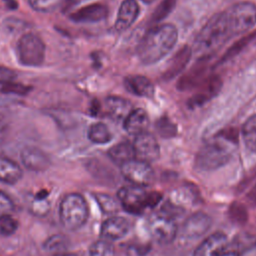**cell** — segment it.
I'll list each match as a JSON object with an SVG mask.
<instances>
[{"label":"cell","instance_id":"obj_13","mask_svg":"<svg viewBox=\"0 0 256 256\" xmlns=\"http://www.w3.org/2000/svg\"><path fill=\"white\" fill-rule=\"evenodd\" d=\"M228 245V238L223 232H215L206 237L195 249L193 256H222Z\"/></svg>","mask_w":256,"mask_h":256},{"label":"cell","instance_id":"obj_43","mask_svg":"<svg viewBox=\"0 0 256 256\" xmlns=\"http://www.w3.org/2000/svg\"><path fill=\"white\" fill-rule=\"evenodd\" d=\"M3 1H4L5 5L11 10H14L18 7V1L17 0H3Z\"/></svg>","mask_w":256,"mask_h":256},{"label":"cell","instance_id":"obj_31","mask_svg":"<svg viewBox=\"0 0 256 256\" xmlns=\"http://www.w3.org/2000/svg\"><path fill=\"white\" fill-rule=\"evenodd\" d=\"M96 202L98 203L101 211L107 215H113L118 210V204L116 200L108 194L96 193L94 195Z\"/></svg>","mask_w":256,"mask_h":256},{"label":"cell","instance_id":"obj_22","mask_svg":"<svg viewBox=\"0 0 256 256\" xmlns=\"http://www.w3.org/2000/svg\"><path fill=\"white\" fill-rule=\"evenodd\" d=\"M22 178L20 166L13 160L0 156V181L7 184H16Z\"/></svg>","mask_w":256,"mask_h":256},{"label":"cell","instance_id":"obj_39","mask_svg":"<svg viewBox=\"0 0 256 256\" xmlns=\"http://www.w3.org/2000/svg\"><path fill=\"white\" fill-rule=\"evenodd\" d=\"M86 1H88V0H63V3H62L63 9H64L65 11L70 10V9H72L73 7L79 5V4L83 3V2H86Z\"/></svg>","mask_w":256,"mask_h":256},{"label":"cell","instance_id":"obj_19","mask_svg":"<svg viewBox=\"0 0 256 256\" xmlns=\"http://www.w3.org/2000/svg\"><path fill=\"white\" fill-rule=\"evenodd\" d=\"M139 14V5L136 0H124L118 10L115 29L124 31L128 29L136 20Z\"/></svg>","mask_w":256,"mask_h":256},{"label":"cell","instance_id":"obj_26","mask_svg":"<svg viewBox=\"0 0 256 256\" xmlns=\"http://www.w3.org/2000/svg\"><path fill=\"white\" fill-rule=\"evenodd\" d=\"M88 138L96 144H106L111 141L112 135L108 127L102 122L93 123L88 129Z\"/></svg>","mask_w":256,"mask_h":256},{"label":"cell","instance_id":"obj_37","mask_svg":"<svg viewBox=\"0 0 256 256\" xmlns=\"http://www.w3.org/2000/svg\"><path fill=\"white\" fill-rule=\"evenodd\" d=\"M14 210L12 199L3 191L0 190V215L10 214Z\"/></svg>","mask_w":256,"mask_h":256},{"label":"cell","instance_id":"obj_20","mask_svg":"<svg viewBox=\"0 0 256 256\" xmlns=\"http://www.w3.org/2000/svg\"><path fill=\"white\" fill-rule=\"evenodd\" d=\"M149 125V118L147 113L141 109H133L129 115L124 119V129L130 135L137 136L146 132Z\"/></svg>","mask_w":256,"mask_h":256},{"label":"cell","instance_id":"obj_4","mask_svg":"<svg viewBox=\"0 0 256 256\" xmlns=\"http://www.w3.org/2000/svg\"><path fill=\"white\" fill-rule=\"evenodd\" d=\"M117 197L122 208L134 215L144 213L147 209L156 207L162 200V194L157 191H146L144 187L129 185L121 187Z\"/></svg>","mask_w":256,"mask_h":256},{"label":"cell","instance_id":"obj_30","mask_svg":"<svg viewBox=\"0 0 256 256\" xmlns=\"http://www.w3.org/2000/svg\"><path fill=\"white\" fill-rule=\"evenodd\" d=\"M254 39H256V31L251 33V34H248L247 36L239 39L236 43H234V45H232L228 50L227 52L223 55V57L221 58V62H225V61H228L229 59L235 57L236 55H238L250 42H252Z\"/></svg>","mask_w":256,"mask_h":256},{"label":"cell","instance_id":"obj_42","mask_svg":"<svg viewBox=\"0 0 256 256\" xmlns=\"http://www.w3.org/2000/svg\"><path fill=\"white\" fill-rule=\"evenodd\" d=\"M99 109H100L99 103H98L96 100H94V101L91 103V105H90V113H91L92 115H97Z\"/></svg>","mask_w":256,"mask_h":256},{"label":"cell","instance_id":"obj_5","mask_svg":"<svg viewBox=\"0 0 256 256\" xmlns=\"http://www.w3.org/2000/svg\"><path fill=\"white\" fill-rule=\"evenodd\" d=\"M88 205L85 198L79 193L66 194L59 206V218L62 226L69 231L81 228L88 219Z\"/></svg>","mask_w":256,"mask_h":256},{"label":"cell","instance_id":"obj_41","mask_svg":"<svg viewBox=\"0 0 256 256\" xmlns=\"http://www.w3.org/2000/svg\"><path fill=\"white\" fill-rule=\"evenodd\" d=\"M49 192L47 190H40L39 192H37L34 196V201L35 202H40V201H45L46 198L48 197Z\"/></svg>","mask_w":256,"mask_h":256},{"label":"cell","instance_id":"obj_7","mask_svg":"<svg viewBox=\"0 0 256 256\" xmlns=\"http://www.w3.org/2000/svg\"><path fill=\"white\" fill-rule=\"evenodd\" d=\"M235 35H240L256 24V5L251 2L233 4L225 10Z\"/></svg>","mask_w":256,"mask_h":256},{"label":"cell","instance_id":"obj_2","mask_svg":"<svg viewBox=\"0 0 256 256\" xmlns=\"http://www.w3.org/2000/svg\"><path fill=\"white\" fill-rule=\"evenodd\" d=\"M236 142L234 132L219 133L199 149L195 157V169L211 172L225 166L233 157Z\"/></svg>","mask_w":256,"mask_h":256},{"label":"cell","instance_id":"obj_3","mask_svg":"<svg viewBox=\"0 0 256 256\" xmlns=\"http://www.w3.org/2000/svg\"><path fill=\"white\" fill-rule=\"evenodd\" d=\"M234 36L226 12H219L208 20L197 35L195 51L200 58H208Z\"/></svg>","mask_w":256,"mask_h":256},{"label":"cell","instance_id":"obj_35","mask_svg":"<svg viewBox=\"0 0 256 256\" xmlns=\"http://www.w3.org/2000/svg\"><path fill=\"white\" fill-rule=\"evenodd\" d=\"M156 127L159 134L165 138L173 137L177 131L175 124L166 117H162L161 119H159L156 124Z\"/></svg>","mask_w":256,"mask_h":256},{"label":"cell","instance_id":"obj_21","mask_svg":"<svg viewBox=\"0 0 256 256\" xmlns=\"http://www.w3.org/2000/svg\"><path fill=\"white\" fill-rule=\"evenodd\" d=\"M126 89L140 97H152L154 86L152 82L142 75H130L125 78Z\"/></svg>","mask_w":256,"mask_h":256},{"label":"cell","instance_id":"obj_12","mask_svg":"<svg viewBox=\"0 0 256 256\" xmlns=\"http://www.w3.org/2000/svg\"><path fill=\"white\" fill-rule=\"evenodd\" d=\"M221 86L222 81L219 76L208 75L207 78L197 87V93L189 99V106L193 108L205 104L219 93Z\"/></svg>","mask_w":256,"mask_h":256},{"label":"cell","instance_id":"obj_29","mask_svg":"<svg viewBox=\"0 0 256 256\" xmlns=\"http://www.w3.org/2000/svg\"><path fill=\"white\" fill-rule=\"evenodd\" d=\"M88 256H116V252L111 242L101 239L90 246Z\"/></svg>","mask_w":256,"mask_h":256},{"label":"cell","instance_id":"obj_15","mask_svg":"<svg viewBox=\"0 0 256 256\" xmlns=\"http://www.w3.org/2000/svg\"><path fill=\"white\" fill-rule=\"evenodd\" d=\"M20 158L23 165L31 171L42 172L49 168L50 159L41 149L34 146H27L21 150Z\"/></svg>","mask_w":256,"mask_h":256},{"label":"cell","instance_id":"obj_17","mask_svg":"<svg viewBox=\"0 0 256 256\" xmlns=\"http://www.w3.org/2000/svg\"><path fill=\"white\" fill-rule=\"evenodd\" d=\"M108 15L105 5L95 3L84 6L70 14V19L76 23H96L104 20Z\"/></svg>","mask_w":256,"mask_h":256},{"label":"cell","instance_id":"obj_40","mask_svg":"<svg viewBox=\"0 0 256 256\" xmlns=\"http://www.w3.org/2000/svg\"><path fill=\"white\" fill-rule=\"evenodd\" d=\"M247 201L252 207H256V184L251 188L247 194Z\"/></svg>","mask_w":256,"mask_h":256},{"label":"cell","instance_id":"obj_27","mask_svg":"<svg viewBox=\"0 0 256 256\" xmlns=\"http://www.w3.org/2000/svg\"><path fill=\"white\" fill-rule=\"evenodd\" d=\"M68 238L63 234H54L48 237L44 244L43 248L48 252H53L55 254L66 252L68 247Z\"/></svg>","mask_w":256,"mask_h":256},{"label":"cell","instance_id":"obj_24","mask_svg":"<svg viewBox=\"0 0 256 256\" xmlns=\"http://www.w3.org/2000/svg\"><path fill=\"white\" fill-rule=\"evenodd\" d=\"M108 156L114 163L121 166L124 163L135 159L133 145L128 142L118 143L109 149Z\"/></svg>","mask_w":256,"mask_h":256},{"label":"cell","instance_id":"obj_25","mask_svg":"<svg viewBox=\"0 0 256 256\" xmlns=\"http://www.w3.org/2000/svg\"><path fill=\"white\" fill-rule=\"evenodd\" d=\"M242 138L246 149L256 153V114L250 116L243 124Z\"/></svg>","mask_w":256,"mask_h":256},{"label":"cell","instance_id":"obj_16","mask_svg":"<svg viewBox=\"0 0 256 256\" xmlns=\"http://www.w3.org/2000/svg\"><path fill=\"white\" fill-rule=\"evenodd\" d=\"M208 76L207 58H201L188 72L178 81V89L182 91L197 88Z\"/></svg>","mask_w":256,"mask_h":256},{"label":"cell","instance_id":"obj_10","mask_svg":"<svg viewBox=\"0 0 256 256\" xmlns=\"http://www.w3.org/2000/svg\"><path fill=\"white\" fill-rule=\"evenodd\" d=\"M133 149L135 159L146 163L156 161L160 155V147L157 140L148 132H144L136 136Z\"/></svg>","mask_w":256,"mask_h":256},{"label":"cell","instance_id":"obj_9","mask_svg":"<svg viewBox=\"0 0 256 256\" xmlns=\"http://www.w3.org/2000/svg\"><path fill=\"white\" fill-rule=\"evenodd\" d=\"M120 167L123 177L132 185L146 187L154 179V172L149 163L132 159Z\"/></svg>","mask_w":256,"mask_h":256},{"label":"cell","instance_id":"obj_36","mask_svg":"<svg viewBox=\"0 0 256 256\" xmlns=\"http://www.w3.org/2000/svg\"><path fill=\"white\" fill-rule=\"evenodd\" d=\"M32 87L31 86H27L21 83H9L6 85H3L1 88V92L2 93H9V94H16V95H26L31 91Z\"/></svg>","mask_w":256,"mask_h":256},{"label":"cell","instance_id":"obj_33","mask_svg":"<svg viewBox=\"0 0 256 256\" xmlns=\"http://www.w3.org/2000/svg\"><path fill=\"white\" fill-rule=\"evenodd\" d=\"M18 229V221L10 214L0 215V236L8 237L13 235Z\"/></svg>","mask_w":256,"mask_h":256},{"label":"cell","instance_id":"obj_46","mask_svg":"<svg viewBox=\"0 0 256 256\" xmlns=\"http://www.w3.org/2000/svg\"><path fill=\"white\" fill-rule=\"evenodd\" d=\"M143 2H145V3H151V2H153L154 0H142Z\"/></svg>","mask_w":256,"mask_h":256},{"label":"cell","instance_id":"obj_1","mask_svg":"<svg viewBox=\"0 0 256 256\" xmlns=\"http://www.w3.org/2000/svg\"><path fill=\"white\" fill-rule=\"evenodd\" d=\"M178 32L172 24H161L152 27L142 37L137 54L145 65H151L166 56L177 42Z\"/></svg>","mask_w":256,"mask_h":256},{"label":"cell","instance_id":"obj_38","mask_svg":"<svg viewBox=\"0 0 256 256\" xmlns=\"http://www.w3.org/2000/svg\"><path fill=\"white\" fill-rule=\"evenodd\" d=\"M16 79H17V73L14 70L8 67L0 66V84L6 85L14 82Z\"/></svg>","mask_w":256,"mask_h":256},{"label":"cell","instance_id":"obj_14","mask_svg":"<svg viewBox=\"0 0 256 256\" xmlns=\"http://www.w3.org/2000/svg\"><path fill=\"white\" fill-rule=\"evenodd\" d=\"M130 230V222L120 216H111L107 218L101 225L100 235L102 239L117 241L124 238Z\"/></svg>","mask_w":256,"mask_h":256},{"label":"cell","instance_id":"obj_47","mask_svg":"<svg viewBox=\"0 0 256 256\" xmlns=\"http://www.w3.org/2000/svg\"><path fill=\"white\" fill-rule=\"evenodd\" d=\"M255 247H256V243H255Z\"/></svg>","mask_w":256,"mask_h":256},{"label":"cell","instance_id":"obj_28","mask_svg":"<svg viewBox=\"0 0 256 256\" xmlns=\"http://www.w3.org/2000/svg\"><path fill=\"white\" fill-rule=\"evenodd\" d=\"M177 0H162L150 17V24H157L165 19L174 9Z\"/></svg>","mask_w":256,"mask_h":256},{"label":"cell","instance_id":"obj_34","mask_svg":"<svg viewBox=\"0 0 256 256\" xmlns=\"http://www.w3.org/2000/svg\"><path fill=\"white\" fill-rule=\"evenodd\" d=\"M28 2L35 11L50 13L62 5L63 0H28Z\"/></svg>","mask_w":256,"mask_h":256},{"label":"cell","instance_id":"obj_8","mask_svg":"<svg viewBox=\"0 0 256 256\" xmlns=\"http://www.w3.org/2000/svg\"><path fill=\"white\" fill-rule=\"evenodd\" d=\"M148 232L158 243L168 244L175 239L178 228L175 220L156 212L148 219Z\"/></svg>","mask_w":256,"mask_h":256},{"label":"cell","instance_id":"obj_32","mask_svg":"<svg viewBox=\"0 0 256 256\" xmlns=\"http://www.w3.org/2000/svg\"><path fill=\"white\" fill-rule=\"evenodd\" d=\"M228 215L230 220L239 225H243L246 223L248 219V212L245 206L239 202H233L229 209H228Z\"/></svg>","mask_w":256,"mask_h":256},{"label":"cell","instance_id":"obj_6","mask_svg":"<svg viewBox=\"0 0 256 256\" xmlns=\"http://www.w3.org/2000/svg\"><path fill=\"white\" fill-rule=\"evenodd\" d=\"M46 47L43 40L34 33L22 35L16 44L18 62L27 67H38L45 59Z\"/></svg>","mask_w":256,"mask_h":256},{"label":"cell","instance_id":"obj_18","mask_svg":"<svg viewBox=\"0 0 256 256\" xmlns=\"http://www.w3.org/2000/svg\"><path fill=\"white\" fill-rule=\"evenodd\" d=\"M191 56L192 50L189 46L185 45L181 49H179L167 63L166 69L162 75L163 79L170 80L176 77L187 66Z\"/></svg>","mask_w":256,"mask_h":256},{"label":"cell","instance_id":"obj_44","mask_svg":"<svg viewBox=\"0 0 256 256\" xmlns=\"http://www.w3.org/2000/svg\"><path fill=\"white\" fill-rule=\"evenodd\" d=\"M53 256H78L77 254L74 253H68V252H63V253H58V254H54Z\"/></svg>","mask_w":256,"mask_h":256},{"label":"cell","instance_id":"obj_11","mask_svg":"<svg viewBox=\"0 0 256 256\" xmlns=\"http://www.w3.org/2000/svg\"><path fill=\"white\" fill-rule=\"evenodd\" d=\"M211 226V218L203 212H196L189 216L180 228L182 238L194 240L203 236Z\"/></svg>","mask_w":256,"mask_h":256},{"label":"cell","instance_id":"obj_23","mask_svg":"<svg viewBox=\"0 0 256 256\" xmlns=\"http://www.w3.org/2000/svg\"><path fill=\"white\" fill-rule=\"evenodd\" d=\"M106 105L109 114L116 120H123L133 110L132 105L126 99L112 96L106 99Z\"/></svg>","mask_w":256,"mask_h":256},{"label":"cell","instance_id":"obj_45","mask_svg":"<svg viewBox=\"0 0 256 256\" xmlns=\"http://www.w3.org/2000/svg\"><path fill=\"white\" fill-rule=\"evenodd\" d=\"M222 256H240L236 251H229V252H225Z\"/></svg>","mask_w":256,"mask_h":256}]
</instances>
